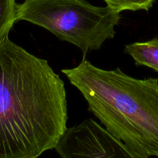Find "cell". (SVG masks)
Here are the masks:
<instances>
[{
  "mask_svg": "<svg viewBox=\"0 0 158 158\" xmlns=\"http://www.w3.org/2000/svg\"><path fill=\"white\" fill-rule=\"evenodd\" d=\"M64 83L9 38L0 40V158H38L67 130Z\"/></svg>",
  "mask_w": 158,
  "mask_h": 158,
  "instance_id": "1",
  "label": "cell"
},
{
  "mask_svg": "<svg viewBox=\"0 0 158 158\" xmlns=\"http://www.w3.org/2000/svg\"><path fill=\"white\" fill-rule=\"evenodd\" d=\"M62 73L106 131L140 154L158 157V79L100 69L85 59Z\"/></svg>",
  "mask_w": 158,
  "mask_h": 158,
  "instance_id": "2",
  "label": "cell"
},
{
  "mask_svg": "<svg viewBox=\"0 0 158 158\" xmlns=\"http://www.w3.org/2000/svg\"><path fill=\"white\" fill-rule=\"evenodd\" d=\"M120 13L87 0H24L17 6L16 22L27 21L47 29L59 40L77 46L85 56L114 38Z\"/></svg>",
  "mask_w": 158,
  "mask_h": 158,
  "instance_id": "3",
  "label": "cell"
},
{
  "mask_svg": "<svg viewBox=\"0 0 158 158\" xmlns=\"http://www.w3.org/2000/svg\"><path fill=\"white\" fill-rule=\"evenodd\" d=\"M55 150L61 158H149L125 144L92 119L67 128Z\"/></svg>",
  "mask_w": 158,
  "mask_h": 158,
  "instance_id": "4",
  "label": "cell"
},
{
  "mask_svg": "<svg viewBox=\"0 0 158 158\" xmlns=\"http://www.w3.org/2000/svg\"><path fill=\"white\" fill-rule=\"evenodd\" d=\"M124 52L131 56L136 66H143L158 72V38L127 45Z\"/></svg>",
  "mask_w": 158,
  "mask_h": 158,
  "instance_id": "5",
  "label": "cell"
},
{
  "mask_svg": "<svg viewBox=\"0 0 158 158\" xmlns=\"http://www.w3.org/2000/svg\"><path fill=\"white\" fill-rule=\"evenodd\" d=\"M15 0H0V40L9 35L16 22Z\"/></svg>",
  "mask_w": 158,
  "mask_h": 158,
  "instance_id": "6",
  "label": "cell"
},
{
  "mask_svg": "<svg viewBox=\"0 0 158 158\" xmlns=\"http://www.w3.org/2000/svg\"><path fill=\"white\" fill-rule=\"evenodd\" d=\"M155 0H104L106 6L120 12L122 11H148Z\"/></svg>",
  "mask_w": 158,
  "mask_h": 158,
  "instance_id": "7",
  "label": "cell"
}]
</instances>
